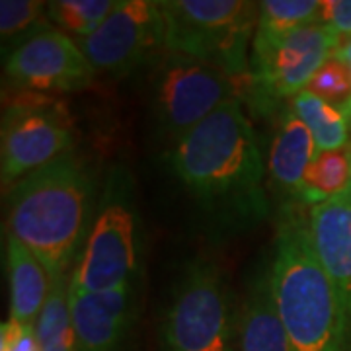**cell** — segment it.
<instances>
[{"mask_svg": "<svg viewBox=\"0 0 351 351\" xmlns=\"http://www.w3.org/2000/svg\"><path fill=\"white\" fill-rule=\"evenodd\" d=\"M242 104H225L166 152L170 172L223 232L250 228L269 213L262 149Z\"/></svg>", "mask_w": 351, "mask_h": 351, "instance_id": "1", "label": "cell"}, {"mask_svg": "<svg viewBox=\"0 0 351 351\" xmlns=\"http://www.w3.org/2000/svg\"><path fill=\"white\" fill-rule=\"evenodd\" d=\"M8 193V234L38 256L51 277L69 276L98 209L96 178L75 151L27 174Z\"/></svg>", "mask_w": 351, "mask_h": 351, "instance_id": "2", "label": "cell"}, {"mask_svg": "<svg viewBox=\"0 0 351 351\" xmlns=\"http://www.w3.org/2000/svg\"><path fill=\"white\" fill-rule=\"evenodd\" d=\"M269 269L291 351H351L341 302L316 260L308 226L293 209L279 221Z\"/></svg>", "mask_w": 351, "mask_h": 351, "instance_id": "3", "label": "cell"}, {"mask_svg": "<svg viewBox=\"0 0 351 351\" xmlns=\"http://www.w3.org/2000/svg\"><path fill=\"white\" fill-rule=\"evenodd\" d=\"M143 267V228L135 180L123 164L108 170L84 250L71 285L88 293H108L137 283Z\"/></svg>", "mask_w": 351, "mask_h": 351, "instance_id": "4", "label": "cell"}, {"mask_svg": "<svg viewBox=\"0 0 351 351\" xmlns=\"http://www.w3.org/2000/svg\"><path fill=\"white\" fill-rule=\"evenodd\" d=\"M166 51L211 64L232 78L250 76L248 49L260 2L252 0H160Z\"/></svg>", "mask_w": 351, "mask_h": 351, "instance_id": "5", "label": "cell"}, {"mask_svg": "<svg viewBox=\"0 0 351 351\" xmlns=\"http://www.w3.org/2000/svg\"><path fill=\"white\" fill-rule=\"evenodd\" d=\"M239 314L225 271L197 256L172 289L160 324L162 351H239Z\"/></svg>", "mask_w": 351, "mask_h": 351, "instance_id": "6", "label": "cell"}, {"mask_svg": "<svg viewBox=\"0 0 351 351\" xmlns=\"http://www.w3.org/2000/svg\"><path fill=\"white\" fill-rule=\"evenodd\" d=\"M248 78L166 51L151 69V110L154 123L172 145L211 113L232 100H246Z\"/></svg>", "mask_w": 351, "mask_h": 351, "instance_id": "7", "label": "cell"}, {"mask_svg": "<svg viewBox=\"0 0 351 351\" xmlns=\"http://www.w3.org/2000/svg\"><path fill=\"white\" fill-rule=\"evenodd\" d=\"M75 131L61 104L27 96L6 104L0 135V178L4 191L27 174L73 152Z\"/></svg>", "mask_w": 351, "mask_h": 351, "instance_id": "8", "label": "cell"}, {"mask_svg": "<svg viewBox=\"0 0 351 351\" xmlns=\"http://www.w3.org/2000/svg\"><path fill=\"white\" fill-rule=\"evenodd\" d=\"M78 45L96 75L123 78L152 69L166 53L160 0H117L104 24Z\"/></svg>", "mask_w": 351, "mask_h": 351, "instance_id": "9", "label": "cell"}, {"mask_svg": "<svg viewBox=\"0 0 351 351\" xmlns=\"http://www.w3.org/2000/svg\"><path fill=\"white\" fill-rule=\"evenodd\" d=\"M336 45V36L320 22L299 27L265 59L250 64L244 101L258 115H279L306 90Z\"/></svg>", "mask_w": 351, "mask_h": 351, "instance_id": "10", "label": "cell"}, {"mask_svg": "<svg viewBox=\"0 0 351 351\" xmlns=\"http://www.w3.org/2000/svg\"><path fill=\"white\" fill-rule=\"evenodd\" d=\"M4 76L20 92L43 96L86 90L96 71L76 39L47 25L4 55Z\"/></svg>", "mask_w": 351, "mask_h": 351, "instance_id": "11", "label": "cell"}, {"mask_svg": "<svg viewBox=\"0 0 351 351\" xmlns=\"http://www.w3.org/2000/svg\"><path fill=\"white\" fill-rule=\"evenodd\" d=\"M137 283L108 293L69 287V308L80 351H125L137 316Z\"/></svg>", "mask_w": 351, "mask_h": 351, "instance_id": "12", "label": "cell"}, {"mask_svg": "<svg viewBox=\"0 0 351 351\" xmlns=\"http://www.w3.org/2000/svg\"><path fill=\"white\" fill-rule=\"evenodd\" d=\"M308 237L338 295L351 338V197L341 195L308 207Z\"/></svg>", "mask_w": 351, "mask_h": 351, "instance_id": "13", "label": "cell"}, {"mask_svg": "<svg viewBox=\"0 0 351 351\" xmlns=\"http://www.w3.org/2000/svg\"><path fill=\"white\" fill-rule=\"evenodd\" d=\"M314 156L313 135L289 106L277 115V129L267 160L271 186L289 205L295 201L302 203V180Z\"/></svg>", "mask_w": 351, "mask_h": 351, "instance_id": "14", "label": "cell"}, {"mask_svg": "<svg viewBox=\"0 0 351 351\" xmlns=\"http://www.w3.org/2000/svg\"><path fill=\"white\" fill-rule=\"evenodd\" d=\"M239 351H291L287 330L277 311L269 267L258 269L242 302Z\"/></svg>", "mask_w": 351, "mask_h": 351, "instance_id": "15", "label": "cell"}, {"mask_svg": "<svg viewBox=\"0 0 351 351\" xmlns=\"http://www.w3.org/2000/svg\"><path fill=\"white\" fill-rule=\"evenodd\" d=\"M8 281H10V318L36 326L51 291V276L38 256L20 240L6 239Z\"/></svg>", "mask_w": 351, "mask_h": 351, "instance_id": "16", "label": "cell"}, {"mask_svg": "<svg viewBox=\"0 0 351 351\" xmlns=\"http://www.w3.org/2000/svg\"><path fill=\"white\" fill-rule=\"evenodd\" d=\"M320 0H263L252 39L250 64L265 59L285 39L306 24L318 22Z\"/></svg>", "mask_w": 351, "mask_h": 351, "instance_id": "17", "label": "cell"}, {"mask_svg": "<svg viewBox=\"0 0 351 351\" xmlns=\"http://www.w3.org/2000/svg\"><path fill=\"white\" fill-rule=\"evenodd\" d=\"M291 110L311 131L316 145V152L338 151L348 147L350 141V121L348 115L334 108L332 104L320 100L318 96L302 90L291 100Z\"/></svg>", "mask_w": 351, "mask_h": 351, "instance_id": "18", "label": "cell"}, {"mask_svg": "<svg viewBox=\"0 0 351 351\" xmlns=\"http://www.w3.org/2000/svg\"><path fill=\"white\" fill-rule=\"evenodd\" d=\"M351 189V143L338 151L316 152L302 180V203L311 207L348 195Z\"/></svg>", "mask_w": 351, "mask_h": 351, "instance_id": "19", "label": "cell"}, {"mask_svg": "<svg viewBox=\"0 0 351 351\" xmlns=\"http://www.w3.org/2000/svg\"><path fill=\"white\" fill-rule=\"evenodd\" d=\"M71 276L51 277V291L36 322V334L43 351H80L71 308H69Z\"/></svg>", "mask_w": 351, "mask_h": 351, "instance_id": "20", "label": "cell"}, {"mask_svg": "<svg viewBox=\"0 0 351 351\" xmlns=\"http://www.w3.org/2000/svg\"><path fill=\"white\" fill-rule=\"evenodd\" d=\"M115 2L117 0H53L47 2V20L59 32L80 41L104 24Z\"/></svg>", "mask_w": 351, "mask_h": 351, "instance_id": "21", "label": "cell"}, {"mask_svg": "<svg viewBox=\"0 0 351 351\" xmlns=\"http://www.w3.org/2000/svg\"><path fill=\"white\" fill-rule=\"evenodd\" d=\"M47 2L2 0L0 2V39L2 55H8L22 41L47 27Z\"/></svg>", "mask_w": 351, "mask_h": 351, "instance_id": "22", "label": "cell"}, {"mask_svg": "<svg viewBox=\"0 0 351 351\" xmlns=\"http://www.w3.org/2000/svg\"><path fill=\"white\" fill-rule=\"evenodd\" d=\"M306 90L341 112L351 110V69L338 55L328 57Z\"/></svg>", "mask_w": 351, "mask_h": 351, "instance_id": "23", "label": "cell"}, {"mask_svg": "<svg viewBox=\"0 0 351 351\" xmlns=\"http://www.w3.org/2000/svg\"><path fill=\"white\" fill-rule=\"evenodd\" d=\"M318 22L324 24L336 39L351 38V0H320Z\"/></svg>", "mask_w": 351, "mask_h": 351, "instance_id": "24", "label": "cell"}, {"mask_svg": "<svg viewBox=\"0 0 351 351\" xmlns=\"http://www.w3.org/2000/svg\"><path fill=\"white\" fill-rule=\"evenodd\" d=\"M0 351H43L36 326H24L8 318L0 326Z\"/></svg>", "mask_w": 351, "mask_h": 351, "instance_id": "25", "label": "cell"}, {"mask_svg": "<svg viewBox=\"0 0 351 351\" xmlns=\"http://www.w3.org/2000/svg\"><path fill=\"white\" fill-rule=\"evenodd\" d=\"M332 55H338V57H341L346 63L350 64V69H351V38L339 41Z\"/></svg>", "mask_w": 351, "mask_h": 351, "instance_id": "26", "label": "cell"}, {"mask_svg": "<svg viewBox=\"0 0 351 351\" xmlns=\"http://www.w3.org/2000/svg\"><path fill=\"white\" fill-rule=\"evenodd\" d=\"M346 115H348V121H350V127H351V110L350 112H346Z\"/></svg>", "mask_w": 351, "mask_h": 351, "instance_id": "27", "label": "cell"}, {"mask_svg": "<svg viewBox=\"0 0 351 351\" xmlns=\"http://www.w3.org/2000/svg\"><path fill=\"white\" fill-rule=\"evenodd\" d=\"M350 197H351V189H350Z\"/></svg>", "mask_w": 351, "mask_h": 351, "instance_id": "28", "label": "cell"}]
</instances>
